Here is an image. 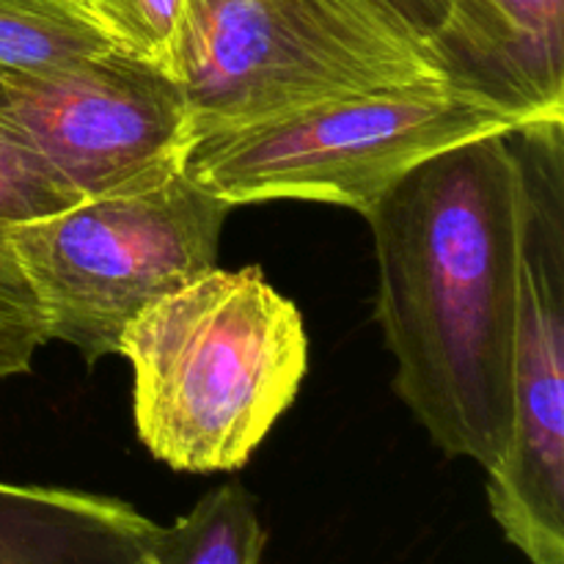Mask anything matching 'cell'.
<instances>
[{
	"mask_svg": "<svg viewBox=\"0 0 564 564\" xmlns=\"http://www.w3.org/2000/svg\"><path fill=\"white\" fill-rule=\"evenodd\" d=\"M507 135L435 154L364 215L394 391L446 457L485 471L512 438L521 176Z\"/></svg>",
	"mask_w": 564,
	"mask_h": 564,
	"instance_id": "obj_1",
	"label": "cell"
},
{
	"mask_svg": "<svg viewBox=\"0 0 564 564\" xmlns=\"http://www.w3.org/2000/svg\"><path fill=\"white\" fill-rule=\"evenodd\" d=\"M116 356L132 367V416L149 455L171 471L226 474L295 402L308 336L262 268H213L138 314Z\"/></svg>",
	"mask_w": 564,
	"mask_h": 564,
	"instance_id": "obj_2",
	"label": "cell"
},
{
	"mask_svg": "<svg viewBox=\"0 0 564 564\" xmlns=\"http://www.w3.org/2000/svg\"><path fill=\"white\" fill-rule=\"evenodd\" d=\"M523 124L529 119L433 75L207 132L187 143L182 165L231 207L319 202L367 215L435 154Z\"/></svg>",
	"mask_w": 564,
	"mask_h": 564,
	"instance_id": "obj_3",
	"label": "cell"
},
{
	"mask_svg": "<svg viewBox=\"0 0 564 564\" xmlns=\"http://www.w3.org/2000/svg\"><path fill=\"white\" fill-rule=\"evenodd\" d=\"M169 72L193 138L444 75L383 0H185Z\"/></svg>",
	"mask_w": 564,
	"mask_h": 564,
	"instance_id": "obj_4",
	"label": "cell"
},
{
	"mask_svg": "<svg viewBox=\"0 0 564 564\" xmlns=\"http://www.w3.org/2000/svg\"><path fill=\"white\" fill-rule=\"evenodd\" d=\"M231 209L180 163L138 185L11 226V248L36 295L47 339L66 341L88 364L116 356L138 314L218 268Z\"/></svg>",
	"mask_w": 564,
	"mask_h": 564,
	"instance_id": "obj_5",
	"label": "cell"
},
{
	"mask_svg": "<svg viewBox=\"0 0 564 564\" xmlns=\"http://www.w3.org/2000/svg\"><path fill=\"white\" fill-rule=\"evenodd\" d=\"M521 176L512 438L488 468L490 516L532 564H564V116L510 135Z\"/></svg>",
	"mask_w": 564,
	"mask_h": 564,
	"instance_id": "obj_6",
	"label": "cell"
},
{
	"mask_svg": "<svg viewBox=\"0 0 564 564\" xmlns=\"http://www.w3.org/2000/svg\"><path fill=\"white\" fill-rule=\"evenodd\" d=\"M0 108L80 202L174 169L193 141L176 77L116 44L47 69H0Z\"/></svg>",
	"mask_w": 564,
	"mask_h": 564,
	"instance_id": "obj_7",
	"label": "cell"
},
{
	"mask_svg": "<svg viewBox=\"0 0 564 564\" xmlns=\"http://www.w3.org/2000/svg\"><path fill=\"white\" fill-rule=\"evenodd\" d=\"M433 53L449 80L510 113L564 116V0H452Z\"/></svg>",
	"mask_w": 564,
	"mask_h": 564,
	"instance_id": "obj_8",
	"label": "cell"
},
{
	"mask_svg": "<svg viewBox=\"0 0 564 564\" xmlns=\"http://www.w3.org/2000/svg\"><path fill=\"white\" fill-rule=\"evenodd\" d=\"M158 529L110 496L0 482V564H152Z\"/></svg>",
	"mask_w": 564,
	"mask_h": 564,
	"instance_id": "obj_9",
	"label": "cell"
},
{
	"mask_svg": "<svg viewBox=\"0 0 564 564\" xmlns=\"http://www.w3.org/2000/svg\"><path fill=\"white\" fill-rule=\"evenodd\" d=\"M264 543L257 499L240 482H226L169 529H158L152 564H259Z\"/></svg>",
	"mask_w": 564,
	"mask_h": 564,
	"instance_id": "obj_10",
	"label": "cell"
},
{
	"mask_svg": "<svg viewBox=\"0 0 564 564\" xmlns=\"http://www.w3.org/2000/svg\"><path fill=\"white\" fill-rule=\"evenodd\" d=\"M108 47L88 14L47 0H0V69H47Z\"/></svg>",
	"mask_w": 564,
	"mask_h": 564,
	"instance_id": "obj_11",
	"label": "cell"
},
{
	"mask_svg": "<svg viewBox=\"0 0 564 564\" xmlns=\"http://www.w3.org/2000/svg\"><path fill=\"white\" fill-rule=\"evenodd\" d=\"M77 202L75 191L0 108V224L47 218Z\"/></svg>",
	"mask_w": 564,
	"mask_h": 564,
	"instance_id": "obj_12",
	"label": "cell"
},
{
	"mask_svg": "<svg viewBox=\"0 0 564 564\" xmlns=\"http://www.w3.org/2000/svg\"><path fill=\"white\" fill-rule=\"evenodd\" d=\"M9 229V224H0V380L28 372L39 347L50 341Z\"/></svg>",
	"mask_w": 564,
	"mask_h": 564,
	"instance_id": "obj_13",
	"label": "cell"
},
{
	"mask_svg": "<svg viewBox=\"0 0 564 564\" xmlns=\"http://www.w3.org/2000/svg\"><path fill=\"white\" fill-rule=\"evenodd\" d=\"M86 9L116 47L169 69L185 0H88Z\"/></svg>",
	"mask_w": 564,
	"mask_h": 564,
	"instance_id": "obj_14",
	"label": "cell"
},
{
	"mask_svg": "<svg viewBox=\"0 0 564 564\" xmlns=\"http://www.w3.org/2000/svg\"><path fill=\"white\" fill-rule=\"evenodd\" d=\"M383 3L433 47V39L444 28L452 0H383Z\"/></svg>",
	"mask_w": 564,
	"mask_h": 564,
	"instance_id": "obj_15",
	"label": "cell"
},
{
	"mask_svg": "<svg viewBox=\"0 0 564 564\" xmlns=\"http://www.w3.org/2000/svg\"><path fill=\"white\" fill-rule=\"evenodd\" d=\"M47 3L66 6V9H75V11H80V14H88V9H86L88 0H47Z\"/></svg>",
	"mask_w": 564,
	"mask_h": 564,
	"instance_id": "obj_16",
	"label": "cell"
}]
</instances>
